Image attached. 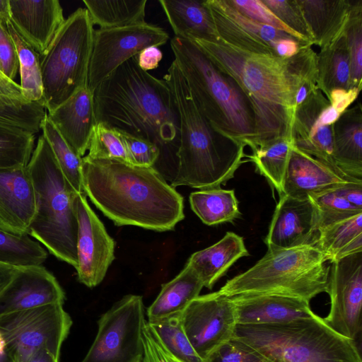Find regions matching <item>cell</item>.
Returning <instances> with one entry per match:
<instances>
[{
    "label": "cell",
    "mask_w": 362,
    "mask_h": 362,
    "mask_svg": "<svg viewBox=\"0 0 362 362\" xmlns=\"http://www.w3.org/2000/svg\"><path fill=\"white\" fill-rule=\"evenodd\" d=\"M193 41L248 100L255 117V147L280 137L291 138L296 96L300 88L317 83V53L303 45L290 58L249 52L219 38Z\"/></svg>",
    "instance_id": "cell-1"
},
{
    "label": "cell",
    "mask_w": 362,
    "mask_h": 362,
    "mask_svg": "<svg viewBox=\"0 0 362 362\" xmlns=\"http://www.w3.org/2000/svg\"><path fill=\"white\" fill-rule=\"evenodd\" d=\"M84 191L116 226L155 231L175 228L184 219V199L153 167L82 158Z\"/></svg>",
    "instance_id": "cell-2"
},
{
    "label": "cell",
    "mask_w": 362,
    "mask_h": 362,
    "mask_svg": "<svg viewBox=\"0 0 362 362\" xmlns=\"http://www.w3.org/2000/svg\"><path fill=\"white\" fill-rule=\"evenodd\" d=\"M93 93L96 123L150 141L160 149L158 160L170 158L177 166L179 115L163 78L141 69L135 56Z\"/></svg>",
    "instance_id": "cell-3"
},
{
    "label": "cell",
    "mask_w": 362,
    "mask_h": 362,
    "mask_svg": "<svg viewBox=\"0 0 362 362\" xmlns=\"http://www.w3.org/2000/svg\"><path fill=\"white\" fill-rule=\"evenodd\" d=\"M179 115L177 166L170 185L220 187L243 163L245 145L216 132L198 110L176 62L163 77Z\"/></svg>",
    "instance_id": "cell-4"
},
{
    "label": "cell",
    "mask_w": 362,
    "mask_h": 362,
    "mask_svg": "<svg viewBox=\"0 0 362 362\" xmlns=\"http://www.w3.org/2000/svg\"><path fill=\"white\" fill-rule=\"evenodd\" d=\"M170 47L198 110L211 127L252 149L255 117L237 83L222 73L193 41L174 36Z\"/></svg>",
    "instance_id": "cell-5"
},
{
    "label": "cell",
    "mask_w": 362,
    "mask_h": 362,
    "mask_svg": "<svg viewBox=\"0 0 362 362\" xmlns=\"http://www.w3.org/2000/svg\"><path fill=\"white\" fill-rule=\"evenodd\" d=\"M36 195V213L28 235L58 259L77 267V192L64 176L42 134L27 165Z\"/></svg>",
    "instance_id": "cell-6"
},
{
    "label": "cell",
    "mask_w": 362,
    "mask_h": 362,
    "mask_svg": "<svg viewBox=\"0 0 362 362\" xmlns=\"http://www.w3.org/2000/svg\"><path fill=\"white\" fill-rule=\"evenodd\" d=\"M232 340L267 362H362L355 341L317 315L280 324L236 325Z\"/></svg>",
    "instance_id": "cell-7"
},
{
    "label": "cell",
    "mask_w": 362,
    "mask_h": 362,
    "mask_svg": "<svg viewBox=\"0 0 362 362\" xmlns=\"http://www.w3.org/2000/svg\"><path fill=\"white\" fill-rule=\"evenodd\" d=\"M328 263L314 245L268 249L254 266L228 280L218 291L226 297L279 295L310 301L327 291Z\"/></svg>",
    "instance_id": "cell-8"
},
{
    "label": "cell",
    "mask_w": 362,
    "mask_h": 362,
    "mask_svg": "<svg viewBox=\"0 0 362 362\" xmlns=\"http://www.w3.org/2000/svg\"><path fill=\"white\" fill-rule=\"evenodd\" d=\"M95 30L88 12L78 8L39 54L44 106L50 112L86 87Z\"/></svg>",
    "instance_id": "cell-9"
},
{
    "label": "cell",
    "mask_w": 362,
    "mask_h": 362,
    "mask_svg": "<svg viewBox=\"0 0 362 362\" xmlns=\"http://www.w3.org/2000/svg\"><path fill=\"white\" fill-rule=\"evenodd\" d=\"M71 325V318L62 303L46 305L0 317V332L13 362H27L42 349H48L59 358L62 345Z\"/></svg>",
    "instance_id": "cell-10"
},
{
    "label": "cell",
    "mask_w": 362,
    "mask_h": 362,
    "mask_svg": "<svg viewBox=\"0 0 362 362\" xmlns=\"http://www.w3.org/2000/svg\"><path fill=\"white\" fill-rule=\"evenodd\" d=\"M146 324L142 297L124 296L100 316L95 338L81 362H142Z\"/></svg>",
    "instance_id": "cell-11"
},
{
    "label": "cell",
    "mask_w": 362,
    "mask_h": 362,
    "mask_svg": "<svg viewBox=\"0 0 362 362\" xmlns=\"http://www.w3.org/2000/svg\"><path fill=\"white\" fill-rule=\"evenodd\" d=\"M169 40L160 27L148 23L94 31L86 87L92 92L119 66L144 48Z\"/></svg>",
    "instance_id": "cell-12"
},
{
    "label": "cell",
    "mask_w": 362,
    "mask_h": 362,
    "mask_svg": "<svg viewBox=\"0 0 362 362\" xmlns=\"http://www.w3.org/2000/svg\"><path fill=\"white\" fill-rule=\"evenodd\" d=\"M180 320L188 339L203 360L232 339L237 325L233 303L218 291L194 299L180 313Z\"/></svg>",
    "instance_id": "cell-13"
},
{
    "label": "cell",
    "mask_w": 362,
    "mask_h": 362,
    "mask_svg": "<svg viewBox=\"0 0 362 362\" xmlns=\"http://www.w3.org/2000/svg\"><path fill=\"white\" fill-rule=\"evenodd\" d=\"M329 314L325 323L339 334L355 341L361 330L362 251L330 263Z\"/></svg>",
    "instance_id": "cell-14"
},
{
    "label": "cell",
    "mask_w": 362,
    "mask_h": 362,
    "mask_svg": "<svg viewBox=\"0 0 362 362\" xmlns=\"http://www.w3.org/2000/svg\"><path fill=\"white\" fill-rule=\"evenodd\" d=\"M76 243L78 280L89 288L100 284L115 259V243L89 206L86 196L78 194Z\"/></svg>",
    "instance_id": "cell-15"
},
{
    "label": "cell",
    "mask_w": 362,
    "mask_h": 362,
    "mask_svg": "<svg viewBox=\"0 0 362 362\" xmlns=\"http://www.w3.org/2000/svg\"><path fill=\"white\" fill-rule=\"evenodd\" d=\"M341 115L317 88L296 109L291 139L296 148L344 175L332 158L333 126Z\"/></svg>",
    "instance_id": "cell-16"
},
{
    "label": "cell",
    "mask_w": 362,
    "mask_h": 362,
    "mask_svg": "<svg viewBox=\"0 0 362 362\" xmlns=\"http://www.w3.org/2000/svg\"><path fill=\"white\" fill-rule=\"evenodd\" d=\"M205 1L218 37L238 49L275 55L274 47L278 40L293 37L247 17L234 8L228 0Z\"/></svg>",
    "instance_id": "cell-17"
},
{
    "label": "cell",
    "mask_w": 362,
    "mask_h": 362,
    "mask_svg": "<svg viewBox=\"0 0 362 362\" xmlns=\"http://www.w3.org/2000/svg\"><path fill=\"white\" fill-rule=\"evenodd\" d=\"M267 235L269 250L315 246L319 234V215L309 199L279 195Z\"/></svg>",
    "instance_id": "cell-18"
},
{
    "label": "cell",
    "mask_w": 362,
    "mask_h": 362,
    "mask_svg": "<svg viewBox=\"0 0 362 362\" xmlns=\"http://www.w3.org/2000/svg\"><path fill=\"white\" fill-rule=\"evenodd\" d=\"M64 299L58 281L42 264L18 267L0 293V317L46 305L63 304Z\"/></svg>",
    "instance_id": "cell-19"
},
{
    "label": "cell",
    "mask_w": 362,
    "mask_h": 362,
    "mask_svg": "<svg viewBox=\"0 0 362 362\" xmlns=\"http://www.w3.org/2000/svg\"><path fill=\"white\" fill-rule=\"evenodd\" d=\"M36 195L27 166L0 169V229L28 235Z\"/></svg>",
    "instance_id": "cell-20"
},
{
    "label": "cell",
    "mask_w": 362,
    "mask_h": 362,
    "mask_svg": "<svg viewBox=\"0 0 362 362\" xmlns=\"http://www.w3.org/2000/svg\"><path fill=\"white\" fill-rule=\"evenodd\" d=\"M11 23L39 54L49 45L65 21L57 0H9Z\"/></svg>",
    "instance_id": "cell-21"
},
{
    "label": "cell",
    "mask_w": 362,
    "mask_h": 362,
    "mask_svg": "<svg viewBox=\"0 0 362 362\" xmlns=\"http://www.w3.org/2000/svg\"><path fill=\"white\" fill-rule=\"evenodd\" d=\"M359 182L362 180L344 175L293 146L287 165L282 194L296 199H307L313 194Z\"/></svg>",
    "instance_id": "cell-22"
},
{
    "label": "cell",
    "mask_w": 362,
    "mask_h": 362,
    "mask_svg": "<svg viewBox=\"0 0 362 362\" xmlns=\"http://www.w3.org/2000/svg\"><path fill=\"white\" fill-rule=\"evenodd\" d=\"M234 306L237 325L280 324L313 317L310 301L279 295L228 297Z\"/></svg>",
    "instance_id": "cell-23"
},
{
    "label": "cell",
    "mask_w": 362,
    "mask_h": 362,
    "mask_svg": "<svg viewBox=\"0 0 362 362\" xmlns=\"http://www.w3.org/2000/svg\"><path fill=\"white\" fill-rule=\"evenodd\" d=\"M47 117L71 148L83 157L96 124L93 93L81 88Z\"/></svg>",
    "instance_id": "cell-24"
},
{
    "label": "cell",
    "mask_w": 362,
    "mask_h": 362,
    "mask_svg": "<svg viewBox=\"0 0 362 362\" xmlns=\"http://www.w3.org/2000/svg\"><path fill=\"white\" fill-rule=\"evenodd\" d=\"M332 158L344 175L362 180V107L358 103L333 126Z\"/></svg>",
    "instance_id": "cell-25"
},
{
    "label": "cell",
    "mask_w": 362,
    "mask_h": 362,
    "mask_svg": "<svg viewBox=\"0 0 362 362\" xmlns=\"http://www.w3.org/2000/svg\"><path fill=\"white\" fill-rule=\"evenodd\" d=\"M314 45L329 46L344 33L354 0H297Z\"/></svg>",
    "instance_id": "cell-26"
},
{
    "label": "cell",
    "mask_w": 362,
    "mask_h": 362,
    "mask_svg": "<svg viewBox=\"0 0 362 362\" xmlns=\"http://www.w3.org/2000/svg\"><path fill=\"white\" fill-rule=\"evenodd\" d=\"M248 255L243 238L228 232L216 243L193 253L186 264L197 273L204 287L211 289L238 259Z\"/></svg>",
    "instance_id": "cell-27"
},
{
    "label": "cell",
    "mask_w": 362,
    "mask_h": 362,
    "mask_svg": "<svg viewBox=\"0 0 362 362\" xmlns=\"http://www.w3.org/2000/svg\"><path fill=\"white\" fill-rule=\"evenodd\" d=\"M159 3L175 37L219 40L205 0H159Z\"/></svg>",
    "instance_id": "cell-28"
},
{
    "label": "cell",
    "mask_w": 362,
    "mask_h": 362,
    "mask_svg": "<svg viewBox=\"0 0 362 362\" xmlns=\"http://www.w3.org/2000/svg\"><path fill=\"white\" fill-rule=\"evenodd\" d=\"M204 284L187 264L161 290L147 309L148 321H156L180 313L199 296Z\"/></svg>",
    "instance_id": "cell-29"
},
{
    "label": "cell",
    "mask_w": 362,
    "mask_h": 362,
    "mask_svg": "<svg viewBox=\"0 0 362 362\" xmlns=\"http://www.w3.org/2000/svg\"><path fill=\"white\" fill-rule=\"evenodd\" d=\"M316 69L317 88L327 99L333 90L354 88L351 82L350 54L344 33L317 53Z\"/></svg>",
    "instance_id": "cell-30"
},
{
    "label": "cell",
    "mask_w": 362,
    "mask_h": 362,
    "mask_svg": "<svg viewBox=\"0 0 362 362\" xmlns=\"http://www.w3.org/2000/svg\"><path fill=\"white\" fill-rule=\"evenodd\" d=\"M315 246L329 263L362 251V213L320 228Z\"/></svg>",
    "instance_id": "cell-31"
},
{
    "label": "cell",
    "mask_w": 362,
    "mask_h": 362,
    "mask_svg": "<svg viewBox=\"0 0 362 362\" xmlns=\"http://www.w3.org/2000/svg\"><path fill=\"white\" fill-rule=\"evenodd\" d=\"M189 199L194 213L208 226L232 222L240 216L233 189H200L192 192Z\"/></svg>",
    "instance_id": "cell-32"
},
{
    "label": "cell",
    "mask_w": 362,
    "mask_h": 362,
    "mask_svg": "<svg viewBox=\"0 0 362 362\" xmlns=\"http://www.w3.org/2000/svg\"><path fill=\"white\" fill-rule=\"evenodd\" d=\"M93 25L115 28L145 22L146 0H83Z\"/></svg>",
    "instance_id": "cell-33"
},
{
    "label": "cell",
    "mask_w": 362,
    "mask_h": 362,
    "mask_svg": "<svg viewBox=\"0 0 362 362\" xmlns=\"http://www.w3.org/2000/svg\"><path fill=\"white\" fill-rule=\"evenodd\" d=\"M293 144L290 137H280L265 142L252 150L249 156L256 170L281 195Z\"/></svg>",
    "instance_id": "cell-34"
},
{
    "label": "cell",
    "mask_w": 362,
    "mask_h": 362,
    "mask_svg": "<svg viewBox=\"0 0 362 362\" xmlns=\"http://www.w3.org/2000/svg\"><path fill=\"white\" fill-rule=\"evenodd\" d=\"M146 325L157 342L174 362H204L182 329L180 313Z\"/></svg>",
    "instance_id": "cell-35"
},
{
    "label": "cell",
    "mask_w": 362,
    "mask_h": 362,
    "mask_svg": "<svg viewBox=\"0 0 362 362\" xmlns=\"http://www.w3.org/2000/svg\"><path fill=\"white\" fill-rule=\"evenodd\" d=\"M7 28L18 54L23 95L29 103L42 102L44 104L39 54L18 35L11 21L7 24Z\"/></svg>",
    "instance_id": "cell-36"
},
{
    "label": "cell",
    "mask_w": 362,
    "mask_h": 362,
    "mask_svg": "<svg viewBox=\"0 0 362 362\" xmlns=\"http://www.w3.org/2000/svg\"><path fill=\"white\" fill-rule=\"evenodd\" d=\"M41 130L66 180L76 192L86 195L82 180L83 157L78 156L64 139L47 114L42 123Z\"/></svg>",
    "instance_id": "cell-37"
},
{
    "label": "cell",
    "mask_w": 362,
    "mask_h": 362,
    "mask_svg": "<svg viewBox=\"0 0 362 362\" xmlns=\"http://www.w3.org/2000/svg\"><path fill=\"white\" fill-rule=\"evenodd\" d=\"M47 252L29 235H16L0 229V263L15 267L42 264Z\"/></svg>",
    "instance_id": "cell-38"
},
{
    "label": "cell",
    "mask_w": 362,
    "mask_h": 362,
    "mask_svg": "<svg viewBox=\"0 0 362 362\" xmlns=\"http://www.w3.org/2000/svg\"><path fill=\"white\" fill-rule=\"evenodd\" d=\"M35 134L0 124V169L27 166L35 148Z\"/></svg>",
    "instance_id": "cell-39"
},
{
    "label": "cell",
    "mask_w": 362,
    "mask_h": 362,
    "mask_svg": "<svg viewBox=\"0 0 362 362\" xmlns=\"http://www.w3.org/2000/svg\"><path fill=\"white\" fill-rule=\"evenodd\" d=\"M87 157L114 160L132 164L124 133L105 123H96L88 145Z\"/></svg>",
    "instance_id": "cell-40"
},
{
    "label": "cell",
    "mask_w": 362,
    "mask_h": 362,
    "mask_svg": "<svg viewBox=\"0 0 362 362\" xmlns=\"http://www.w3.org/2000/svg\"><path fill=\"white\" fill-rule=\"evenodd\" d=\"M344 35L350 54L352 85L354 88L361 89L362 0H354Z\"/></svg>",
    "instance_id": "cell-41"
},
{
    "label": "cell",
    "mask_w": 362,
    "mask_h": 362,
    "mask_svg": "<svg viewBox=\"0 0 362 362\" xmlns=\"http://www.w3.org/2000/svg\"><path fill=\"white\" fill-rule=\"evenodd\" d=\"M315 206L319 215V229L328 224L362 213L346 201L337 188L310 195L308 197Z\"/></svg>",
    "instance_id": "cell-42"
},
{
    "label": "cell",
    "mask_w": 362,
    "mask_h": 362,
    "mask_svg": "<svg viewBox=\"0 0 362 362\" xmlns=\"http://www.w3.org/2000/svg\"><path fill=\"white\" fill-rule=\"evenodd\" d=\"M274 14L302 40L312 46L313 35L297 0H261Z\"/></svg>",
    "instance_id": "cell-43"
},
{
    "label": "cell",
    "mask_w": 362,
    "mask_h": 362,
    "mask_svg": "<svg viewBox=\"0 0 362 362\" xmlns=\"http://www.w3.org/2000/svg\"><path fill=\"white\" fill-rule=\"evenodd\" d=\"M47 112L42 102L21 107L0 108V124L19 127L36 134L41 130Z\"/></svg>",
    "instance_id": "cell-44"
},
{
    "label": "cell",
    "mask_w": 362,
    "mask_h": 362,
    "mask_svg": "<svg viewBox=\"0 0 362 362\" xmlns=\"http://www.w3.org/2000/svg\"><path fill=\"white\" fill-rule=\"evenodd\" d=\"M228 2L240 13L253 21L285 32L302 43L306 44L298 35L284 24L261 0H228Z\"/></svg>",
    "instance_id": "cell-45"
},
{
    "label": "cell",
    "mask_w": 362,
    "mask_h": 362,
    "mask_svg": "<svg viewBox=\"0 0 362 362\" xmlns=\"http://www.w3.org/2000/svg\"><path fill=\"white\" fill-rule=\"evenodd\" d=\"M123 133L132 165L153 168L160 155L159 148L147 139Z\"/></svg>",
    "instance_id": "cell-46"
},
{
    "label": "cell",
    "mask_w": 362,
    "mask_h": 362,
    "mask_svg": "<svg viewBox=\"0 0 362 362\" xmlns=\"http://www.w3.org/2000/svg\"><path fill=\"white\" fill-rule=\"evenodd\" d=\"M204 361L267 362L256 353L232 339L212 352Z\"/></svg>",
    "instance_id": "cell-47"
},
{
    "label": "cell",
    "mask_w": 362,
    "mask_h": 362,
    "mask_svg": "<svg viewBox=\"0 0 362 362\" xmlns=\"http://www.w3.org/2000/svg\"><path fill=\"white\" fill-rule=\"evenodd\" d=\"M18 69V58L14 42L8 28L0 25V70L14 81Z\"/></svg>",
    "instance_id": "cell-48"
},
{
    "label": "cell",
    "mask_w": 362,
    "mask_h": 362,
    "mask_svg": "<svg viewBox=\"0 0 362 362\" xmlns=\"http://www.w3.org/2000/svg\"><path fill=\"white\" fill-rule=\"evenodd\" d=\"M29 103L23 95L19 84L0 70V108L21 107Z\"/></svg>",
    "instance_id": "cell-49"
},
{
    "label": "cell",
    "mask_w": 362,
    "mask_h": 362,
    "mask_svg": "<svg viewBox=\"0 0 362 362\" xmlns=\"http://www.w3.org/2000/svg\"><path fill=\"white\" fill-rule=\"evenodd\" d=\"M144 356L142 362H174L163 351L146 324L143 334Z\"/></svg>",
    "instance_id": "cell-50"
},
{
    "label": "cell",
    "mask_w": 362,
    "mask_h": 362,
    "mask_svg": "<svg viewBox=\"0 0 362 362\" xmlns=\"http://www.w3.org/2000/svg\"><path fill=\"white\" fill-rule=\"evenodd\" d=\"M361 90L358 88L349 90L335 89L331 92L328 100L337 111L342 114L356 100Z\"/></svg>",
    "instance_id": "cell-51"
},
{
    "label": "cell",
    "mask_w": 362,
    "mask_h": 362,
    "mask_svg": "<svg viewBox=\"0 0 362 362\" xmlns=\"http://www.w3.org/2000/svg\"><path fill=\"white\" fill-rule=\"evenodd\" d=\"M136 57L139 68L148 72L158 66L163 58V53L158 47L150 46L141 50Z\"/></svg>",
    "instance_id": "cell-52"
},
{
    "label": "cell",
    "mask_w": 362,
    "mask_h": 362,
    "mask_svg": "<svg viewBox=\"0 0 362 362\" xmlns=\"http://www.w3.org/2000/svg\"><path fill=\"white\" fill-rule=\"evenodd\" d=\"M303 45L294 37H287L278 40L274 47L275 55L281 58H290L298 53Z\"/></svg>",
    "instance_id": "cell-53"
},
{
    "label": "cell",
    "mask_w": 362,
    "mask_h": 362,
    "mask_svg": "<svg viewBox=\"0 0 362 362\" xmlns=\"http://www.w3.org/2000/svg\"><path fill=\"white\" fill-rule=\"evenodd\" d=\"M337 191L349 203L362 209V182L346 184L338 187Z\"/></svg>",
    "instance_id": "cell-54"
},
{
    "label": "cell",
    "mask_w": 362,
    "mask_h": 362,
    "mask_svg": "<svg viewBox=\"0 0 362 362\" xmlns=\"http://www.w3.org/2000/svg\"><path fill=\"white\" fill-rule=\"evenodd\" d=\"M18 267L0 263V293L10 282Z\"/></svg>",
    "instance_id": "cell-55"
},
{
    "label": "cell",
    "mask_w": 362,
    "mask_h": 362,
    "mask_svg": "<svg viewBox=\"0 0 362 362\" xmlns=\"http://www.w3.org/2000/svg\"><path fill=\"white\" fill-rule=\"evenodd\" d=\"M27 362H59V358L48 349H42L33 354Z\"/></svg>",
    "instance_id": "cell-56"
},
{
    "label": "cell",
    "mask_w": 362,
    "mask_h": 362,
    "mask_svg": "<svg viewBox=\"0 0 362 362\" xmlns=\"http://www.w3.org/2000/svg\"><path fill=\"white\" fill-rule=\"evenodd\" d=\"M11 21L9 0H0V25L7 28Z\"/></svg>",
    "instance_id": "cell-57"
},
{
    "label": "cell",
    "mask_w": 362,
    "mask_h": 362,
    "mask_svg": "<svg viewBox=\"0 0 362 362\" xmlns=\"http://www.w3.org/2000/svg\"><path fill=\"white\" fill-rule=\"evenodd\" d=\"M0 362H13L8 351L6 342L0 332Z\"/></svg>",
    "instance_id": "cell-58"
}]
</instances>
